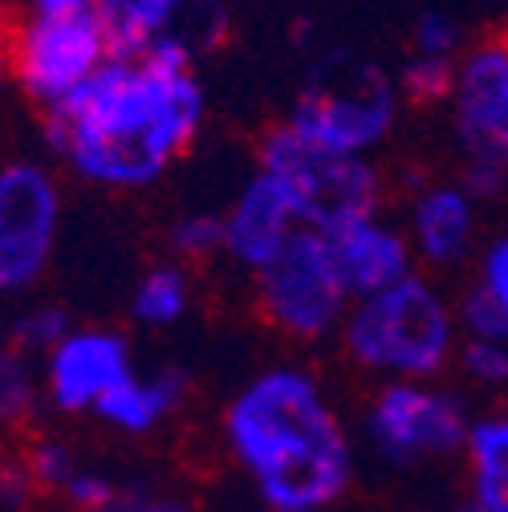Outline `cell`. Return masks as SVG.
Listing matches in <instances>:
<instances>
[{"label":"cell","instance_id":"obj_1","mask_svg":"<svg viewBox=\"0 0 508 512\" xmlns=\"http://www.w3.org/2000/svg\"><path fill=\"white\" fill-rule=\"evenodd\" d=\"M196 61L175 49L110 57L106 66L45 110V139L78 179L110 191L151 187L204 126Z\"/></svg>","mask_w":508,"mask_h":512},{"label":"cell","instance_id":"obj_2","mask_svg":"<svg viewBox=\"0 0 508 512\" xmlns=\"http://www.w3.org/2000/svg\"><path fill=\"white\" fill-rule=\"evenodd\" d=\"M224 443L257 496L281 512H326L354 480V443L301 366L248 378L224 411Z\"/></svg>","mask_w":508,"mask_h":512},{"label":"cell","instance_id":"obj_3","mask_svg":"<svg viewBox=\"0 0 508 512\" xmlns=\"http://www.w3.org/2000/svg\"><path fill=\"white\" fill-rule=\"evenodd\" d=\"M338 334L354 366L383 374L387 382H435L448 366H456L464 338L456 301L443 297L423 273L354 301Z\"/></svg>","mask_w":508,"mask_h":512},{"label":"cell","instance_id":"obj_4","mask_svg":"<svg viewBox=\"0 0 508 512\" xmlns=\"http://www.w3.org/2000/svg\"><path fill=\"white\" fill-rule=\"evenodd\" d=\"M399 106H403L399 78H391L378 61L362 53L338 49L309 66L289 126L322 147L346 155H370L395 131Z\"/></svg>","mask_w":508,"mask_h":512},{"label":"cell","instance_id":"obj_5","mask_svg":"<svg viewBox=\"0 0 508 512\" xmlns=\"http://www.w3.org/2000/svg\"><path fill=\"white\" fill-rule=\"evenodd\" d=\"M257 171L285 191L301 228L309 232H334L350 220L378 216L383 204V175L366 155L322 147L293 131L289 122L265 135Z\"/></svg>","mask_w":508,"mask_h":512},{"label":"cell","instance_id":"obj_6","mask_svg":"<svg viewBox=\"0 0 508 512\" xmlns=\"http://www.w3.org/2000/svg\"><path fill=\"white\" fill-rule=\"evenodd\" d=\"M114 57L98 0H25V21L13 29L9 74L45 110L82 90Z\"/></svg>","mask_w":508,"mask_h":512},{"label":"cell","instance_id":"obj_7","mask_svg":"<svg viewBox=\"0 0 508 512\" xmlns=\"http://www.w3.org/2000/svg\"><path fill=\"white\" fill-rule=\"evenodd\" d=\"M448 106L464 151V187L488 200L508 183V37L460 53Z\"/></svg>","mask_w":508,"mask_h":512},{"label":"cell","instance_id":"obj_8","mask_svg":"<svg viewBox=\"0 0 508 512\" xmlns=\"http://www.w3.org/2000/svg\"><path fill=\"white\" fill-rule=\"evenodd\" d=\"M257 305L265 322L293 342H322L342 330L354 301L322 232L297 228V236L257 273Z\"/></svg>","mask_w":508,"mask_h":512},{"label":"cell","instance_id":"obj_9","mask_svg":"<svg viewBox=\"0 0 508 512\" xmlns=\"http://www.w3.org/2000/svg\"><path fill=\"white\" fill-rule=\"evenodd\" d=\"M472 423L476 419L456 391L407 378L383 382L362 415V431L374 447V456L395 468L464 452Z\"/></svg>","mask_w":508,"mask_h":512},{"label":"cell","instance_id":"obj_10","mask_svg":"<svg viewBox=\"0 0 508 512\" xmlns=\"http://www.w3.org/2000/svg\"><path fill=\"white\" fill-rule=\"evenodd\" d=\"M61 236V187L45 163H0V297L41 285Z\"/></svg>","mask_w":508,"mask_h":512},{"label":"cell","instance_id":"obj_11","mask_svg":"<svg viewBox=\"0 0 508 512\" xmlns=\"http://www.w3.org/2000/svg\"><path fill=\"white\" fill-rule=\"evenodd\" d=\"M98 17L114 57L175 49L196 61L224 33V0H98Z\"/></svg>","mask_w":508,"mask_h":512},{"label":"cell","instance_id":"obj_12","mask_svg":"<svg viewBox=\"0 0 508 512\" xmlns=\"http://www.w3.org/2000/svg\"><path fill=\"white\" fill-rule=\"evenodd\" d=\"M135 374V358L122 334L98 326H74L45 354V399L66 415H94L98 403Z\"/></svg>","mask_w":508,"mask_h":512},{"label":"cell","instance_id":"obj_13","mask_svg":"<svg viewBox=\"0 0 508 512\" xmlns=\"http://www.w3.org/2000/svg\"><path fill=\"white\" fill-rule=\"evenodd\" d=\"M322 236H326L330 261H334L350 301L374 297V293L407 281L411 273H419L407 232L387 224L383 216H362V220H350Z\"/></svg>","mask_w":508,"mask_h":512},{"label":"cell","instance_id":"obj_14","mask_svg":"<svg viewBox=\"0 0 508 512\" xmlns=\"http://www.w3.org/2000/svg\"><path fill=\"white\" fill-rule=\"evenodd\" d=\"M220 216H224V256L232 265L248 269L252 277H257L301 228L293 204L285 200V191L261 171L240 187V196Z\"/></svg>","mask_w":508,"mask_h":512},{"label":"cell","instance_id":"obj_15","mask_svg":"<svg viewBox=\"0 0 508 512\" xmlns=\"http://www.w3.org/2000/svg\"><path fill=\"white\" fill-rule=\"evenodd\" d=\"M476 208L480 200L464 183L423 187L407 216V240H411L415 261L427 269L464 265L476 248Z\"/></svg>","mask_w":508,"mask_h":512},{"label":"cell","instance_id":"obj_16","mask_svg":"<svg viewBox=\"0 0 508 512\" xmlns=\"http://www.w3.org/2000/svg\"><path fill=\"white\" fill-rule=\"evenodd\" d=\"M183 391H187V382L179 370H151V374L135 370L98 403L94 415L122 435H147L179 411Z\"/></svg>","mask_w":508,"mask_h":512},{"label":"cell","instance_id":"obj_17","mask_svg":"<svg viewBox=\"0 0 508 512\" xmlns=\"http://www.w3.org/2000/svg\"><path fill=\"white\" fill-rule=\"evenodd\" d=\"M468 500L484 512H508V411L472 423L468 435Z\"/></svg>","mask_w":508,"mask_h":512},{"label":"cell","instance_id":"obj_18","mask_svg":"<svg viewBox=\"0 0 508 512\" xmlns=\"http://www.w3.org/2000/svg\"><path fill=\"white\" fill-rule=\"evenodd\" d=\"M187 309H192V273H187V265L171 261V265H155L139 277L135 297H131L135 322H143L151 330H167V326L183 322Z\"/></svg>","mask_w":508,"mask_h":512},{"label":"cell","instance_id":"obj_19","mask_svg":"<svg viewBox=\"0 0 508 512\" xmlns=\"http://www.w3.org/2000/svg\"><path fill=\"white\" fill-rule=\"evenodd\" d=\"M45 399V382L25 350L13 342L0 346V427H21L37 415Z\"/></svg>","mask_w":508,"mask_h":512},{"label":"cell","instance_id":"obj_20","mask_svg":"<svg viewBox=\"0 0 508 512\" xmlns=\"http://www.w3.org/2000/svg\"><path fill=\"white\" fill-rule=\"evenodd\" d=\"M74 326H70V313L61 305H29L25 313L13 317V346L25 350L29 358H45L61 338H66Z\"/></svg>","mask_w":508,"mask_h":512},{"label":"cell","instance_id":"obj_21","mask_svg":"<svg viewBox=\"0 0 508 512\" xmlns=\"http://www.w3.org/2000/svg\"><path fill=\"white\" fill-rule=\"evenodd\" d=\"M456 66L460 61H443V57H407V66L399 74V90H403V102H419V106H431V102H448L452 98V86H456Z\"/></svg>","mask_w":508,"mask_h":512},{"label":"cell","instance_id":"obj_22","mask_svg":"<svg viewBox=\"0 0 508 512\" xmlns=\"http://www.w3.org/2000/svg\"><path fill=\"white\" fill-rule=\"evenodd\" d=\"M456 366L468 382L476 387H508V342H496V338H460V350H456Z\"/></svg>","mask_w":508,"mask_h":512},{"label":"cell","instance_id":"obj_23","mask_svg":"<svg viewBox=\"0 0 508 512\" xmlns=\"http://www.w3.org/2000/svg\"><path fill=\"white\" fill-rule=\"evenodd\" d=\"M171 248H175V261H179V265L220 256V252H224V216L192 212V216L175 220V228H171Z\"/></svg>","mask_w":508,"mask_h":512},{"label":"cell","instance_id":"obj_24","mask_svg":"<svg viewBox=\"0 0 508 512\" xmlns=\"http://www.w3.org/2000/svg\"><path fill=\"white\" fill-rule=\"evenodd\" d=\"M25 464L37 480V488H49V492H61L66 488V480L78 472V456H74V447L66 439H53V435H41L33 439V447L25 452Z\"/></svg>","mask_w":508,"mask_h":512},{"label":"cell","instance_id":"obj_25","mask_svg":"<svg viewBox=\"0 0 508 512\" xmlns=\"http://www.w3.org/2000/svg\"><path fill=\"white\" fill-rule=\"evenodd\" d=\"M57 496L66 500L70 508H78V512H110V508L118 504L122 488L114 484V476H106V472H98V468L78 464V472L66 480V488H61Z\"/></svg>","mask_w":508,"mask_h":512},{"label":"cell","instance_id":"obj_26","mask_svg":"<svg viewBox=\"0 0 508 512\" xmlns=\"http://www.w3.org/2000/svg\"><path fill=\"white\" fill-rule=\"evenodd\" d=\"M456 317H460V334L464 338H496L508 342V322L500 317V309L488 301V293L480 285H468L464 297L456 301Z\"/></svg>","mask_w":508,"mask_h":512},{"label":"cell","instance_id":"obj_27","mask_svg":"<svg viewBox=\"0 0 508 512\" xmlns=\"http://www.w3.org/2000/svg\"><path fill=\"white\" fill-rule=\"evenodd\" d=\"M411 53L415 57H443V61H460V25L448 13H423L415 33H411Z\"/></svg>","mask_w":508,"mask_h":512},{"label":"cell","instance_id":"obj_28","mask_svg":"<svg viewBox=\"0 0 508 512\" xmlns=\"http://www.w3.org/2000/svg\"><path fill=\"white\" fill-rule=\"evenodd\" d=\"M476 285L488 293V301L500 309V317L508 322V236L492 240L480 256V277Z\"/></svg>","mask_w":508,"mask_h":512},{"label":"cell","instance_id":"obj_29","mask_svg":"<svg viewBox=\"0 0 508 512\" xmlns=\"http://www.w3.org/2000/svg\"><path fill=\"white\" fill-rule=\"evenodd\" d=\"M37 492H41V488H37V480H33V472H29L25 460H13V464L0 468V504H5V508L17 512V508H25Z\"/></svg>","mask_w":508,"mask_h":512},{"label":"cell","instance_id":"obj_30","mask_svg":"<svg viewBox=\"0 0 508 512\" xmlns=\"http://www.w3.org/2000/svg\"><path fill=\"white\" fill-rule=\"evenodd\" d=\"M110 512H192V508L179 504V500H167V496H135V492H122Z\"/></svg>","mask_w":508,"mask_h":512},{"label":"cell","instance_id":"obj_31","mask_svg":"<svg viewBox=\"0 0 508 512\" xmlns=\"http://www.w3.org/2000/svg\"><path fill=\"white\" fill-rule=\"evenodd\" d=\"M9 53H13V29H5V21H0V78L9 74Z\"/></svg>","mask_w":508,"mask_h":512},{"label":"cell","instance_id":"obj_32","mask_svg":"<svg viewBox=\"0 0 508 512\" xmlns=\"http://www.w3.org/2000/svg\"><path fill=\"white\" fill-rule=\"evenodd\" d=\"M0 301H5V297H0ZM9 338H13V322L5 317V309H0V346H9Z\"/></svg>","mask_w":508,"mask_h":512},{"label":"cell","instance_id":"obj_33","mask_svg":"<svg viewBox=\"0 0 508 512\" xmlns=\"http://www.w3.org/2000/svg\"><path fill=\"white\" fill-rule=\"evenodd\" d=\"M448 512H484V508H476L472 500H464V504H456V508H448Z\"/></svg>","mask_w":508,"mask_h":512},{"label":"cell","instance_id":"obj_34","mask_svg":"<svg viewBox=\"0 0 508 512\" xmlns=\"http://www.w3.org/2000/svg\"><path fill=\"white\" fill-rule=\"evenodd\" d=\"M269 512H281V508H269Z\"/></svg>","mask_w":508,"mask_h":512}]
</instances>
